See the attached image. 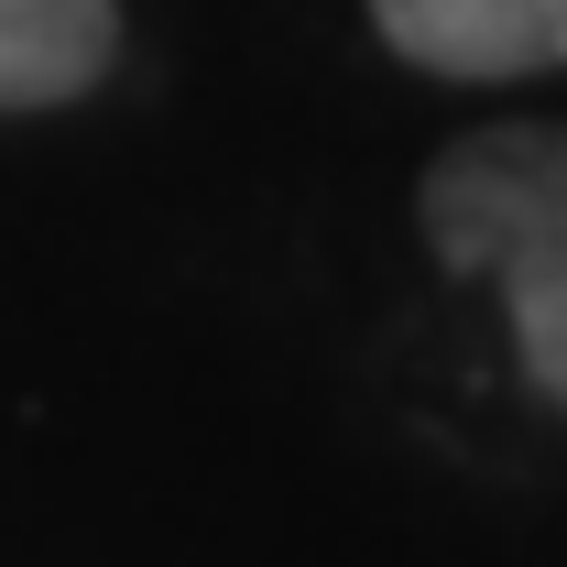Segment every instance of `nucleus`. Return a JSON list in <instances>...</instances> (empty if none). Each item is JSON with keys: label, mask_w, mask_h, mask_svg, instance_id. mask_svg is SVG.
I'll use <instances>...</instances> for the list:
<instances>
[{"label": "nucleus", "mask_w": 567, "mask_h": 567, "mask_svg": "<svg viewBox=\"0 0 567 567\" xmlns=\"http://www.w3.org/2000/svg\"><path fill=\"white\" fill-rule=\"evenodd\" d=\"M425 251L447 274L502 284L535 393L567 415V121H492L458 132L415 186Z\"/></svg>", "instance_id": "1"}, {"label": "nucleus", "mask_w": 567, "mask_h": 567, "mask_svg": "<svg viewBox=\"0 0 567 567\" xmlns=\"http://www.w3.org/2000/svg\"><path fill=\"white\" fill-rule=\"evenodd\" d=\"M371 33L425 76H546V66H567V0H371Z\"/></svg>", "instance_id": "2"}, {"label": "nucleus", "mask_w": 567, "mask_h": 567, "mask_svg": "<svg viewBox=\"0 0 567 567\" xmlns=\"http://www.w3.org/2000/svg\"><path fill=\"white\" fill-rule=\"evenodd\" d=\"M121 55V0H0V110H66Z\"/></svg>", "instance_id": "3"}]
</instances>
